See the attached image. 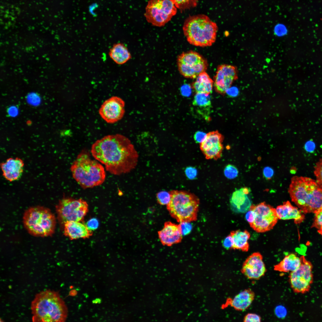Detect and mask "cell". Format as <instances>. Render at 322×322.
<instances>
[{
	"instance_id": "1",
	"label": "cell",
	"mask_w": 322,
	"mask_h": 322,
	"mask_svg": "<svg viewBox=\"0 0 322 322\" xmlns=\"http://www.w3.org/2000/svg\"><path fill=\"white\" fill-rule=\"evenodd\" d=\"M91 152L107 171L116 175L131 172L138 161L139 154L133 144L120 134L107 135L97 140L92 145Z\"/></svg>"
},
{
	"instance_id": "2",
	"label": "cell",
	"mask_w": 322,
	"mask_h": 322,
	"mask_svg": "<svg viewBox=\"0 0 322 322\" xmlns=\"http://www.w3.org/2000/svg\"><path fill=\"white\" fill-rule=\"evenodd\" d=\"M288 192L292 201L304 213H315L322 208V187L310 178L293 177Z\"/></svg>"
},
{
	"instance_id": "3",
	"label": "cell",
	"mask_w": 322,
	"mask_h": 322,
	"mask_svg": "<svg viewBox=\"0 0 322 322\" xmlns=\"http://www.w3.org/2000/svg\"><path fill=\"white\" fill-rule=\"evenodd\" d=\"M34 322H62L66 319L67 307L59 292L49 289L36 294L31 305Z\"/></svg>"
},
{
	"instance_id": "4",
	"label": "cell",
	"mask_w": 322,
	"mask_h": 322,
	"mask_svg": "<svg viewBox=\"0 0 322 322\" xmlns=\"http://www.w3.org/2000/svg\"><path fill=\"white\" fill-rule=\"evenodd\" d=\"M70 169L74 179L83 189L100 185L106 179L103 167L96 160L92 159L86 150L78 155Z\"/></svg>"
},
{
	"instance_id": "5",
	"label": "cell",
	"mask_w": 322,
	"mask_h": 322,
	"mask_svg": "<svg viewBox=\"0 0 322 322\" xmlns=\"http://www.w3.org/2000/svg\"><path fill=\"white\" fill-rule=\"evenodd\" d=\"M182 30L190 44L205 47L215 42L218 28L216 24L208 16L199 14L188 17L184 23Z\"/></svg>"
},
{
	"instance_id": "6",
	"label": "cell",
	"mask_w": 322,
	"mask_h": 322,
	"mask_svg": "<svg viewBox=\"0 0 322 322\" xmlns=\"http://www.w3.org/2000/svg\"><path fill=\"white\" fill-rule=\"evenodd\" d=\"M23 222L30 234L38 237L52 236L55 232L56 225L55 217L50 210L40 206L27 209L24 213Z\"/></svg>"
},
{
	"instance_id": "7",
	"label": "cell",
	"mask_w": 322,
	"mask_h": 322,
	"mask_svg": "<svg viewBox=\"0 0 322 322\" xmlns=\"http://www.w3.org/2000/svg\"><path fill=\"white\" fill-rule=\"evenodd\" d=\"M169 192L171 199L166 206L171 216L179 222L196 221L199 205V199L187 191L174 190Z\"/></svg>"
},
{
	"instance_id": "8",
	"label": "cell",
	"mask_w": 322,
	"mask_h": 322,
	"mask_svg": "<svg viewBox=\"0 0 322 322\" xmlns=\"http://www.w3.org/2000/svg\"><path fill=\"white\" fill-rule=\"evenodd\" d=\"M57 218L62 225L68 221L82 222L88 211V205L82 199L64 197L55 207Z\"/></svg>"
},
{
	"instance_id": "9",
	"label": "cell",
	"mask_w": 322,
	"mask_h": 322,
	"mask_svg": "<svg viewBox=\"0 0 322 322\" xmlns=\"http://www.w3.org/2000/svg\"><path fill=\"white\" fill-rule=\"evenodd\" d=\"M177 11L172 0H149L144 15L148 23L161 27L170 21Z\"/></svg>"
},
{
	"instance_id": "10",
	"label": "cell",
	"mask_w": 322,
	"mask_h": 322,
	"mask_svg": "<svg viewBox=\"0 0 322 322\" xmlns=\"http://www.w3.org/2000/svg\"><path fill=\"white\" fill-rule=\"evenodd\" d=\"M177 63L180 74L191 79L196 78L200 73L206 72L208 66L205 58L192 50L183 52L179 55Z\"/></svg>"
},
{
	"instance_id": "11",
	"label": "cell",
	"mask_w": 322,
	"mask_h": 322,
	"mask_svg": "<svg viewBox=\"0 0 322 322\" xmlns=\"http://www.w3.org/2000/svg\"><path fill=\"white\" fill-rule=\"evenodd\" d=\"M255 214L253 222L250 225L258 233H264L272 229L279 219L276 209L265 202L251 205L250 209Z\"/></svg>"
},
{
	"instance_id": "12",
	"label": "cell",
	"mask_w": 322,
	"mask_h": 322,
	"mask_svg": "<svg viewBox=\"0 0 322 322\" xmlns=\"http://www.w3.org/2000/svg\"><path fill=\"white\" fill-rule=\"evenodd\" d=\"M301 257V264L296 270L290 273L289 281L294 292L304 293L309 291L313 281L312 265L304 256Z\"/></svg>"
},
{
	"instance_id": "13",
	"label": "cell",
	"mask_w": 322,
	"mask_h": 322,
	"mask_svg": "<svg viewBox=\"0 0 322 322\" xmlns=\"http://www.w3.org/2000/svg\"><path fill=\"white\" fill-rule=\"evenodd\" d=\"M125 102L120 97L112 96L105 101L99 109L101 117L109 124L115 123L121 120L125 113Z\"/></svg>"
},
{
	"instance_id": "14",
	"label": "cell",
	"mask_w": 322,
	"mask_h": 322,
	"mask_svg": "<svg viewBox=\"0 0 322 322\" xmlns=\"http://www.w3.org/2000/svg\"><path fill=\"white\" fill-rule=\"evenodd\" d=\"M238 74L237 68L234 66L227 64L218 66L213 79L215 91L221 95L225 94L238 79Z\"/></svg>"
},
{
	"instance_id": "15",
	"label": "cell",
	"mask_w": 322,
	"mask_h": 322,
	"mask_svg": "<svg viewBox=\"0 0 322 322\" xmlns=\"http://www.w3.org/2000/svg\"><path fill=\"white\" fill-rule=\"evenodd\" d=\"M223 139V136L217 131L207 134L205 140L200 143V149L206 159L216 160L221 157Z\"/></svg>"
},
{
	"instance_id": "16",
	"label": "cell",
	"mask_w": 322,
	"mask_h": 322,
	"mask_svg": "<svg viewBox=\"0 0 322 322\" xmlns=\"http://www.w3.org/2000/svg\"><path fill=\"white\" fill-rule=\"evenodd\" d=\"M266 271L263 256L259 252L253 253L244 262L241 272L247 278L258 280L263 276Z\"/></svg>"
},
{
	"instance_id": "17",
	"label": "cell",
	"mask_w": 322,
	"mask_h": 322,
	"mask_svg": "<svg viewBox=\"0 0 322 322\" xmlns=\"http://www.w3.org/2000/svg\"><path fill=\"white\" fill-rule=\"evenodd\" d=\"M159 239L163 245L171 246L180 243L182 236L180 225L170 221L165 222L163 228L158 232Z\"/></svg>"
},
{
	"instance_id": "18",
	"label": "cell",
	"mask_w": 322,
	"mask_h": 322,
	"mask_svg": "<svg viewBox=\"0 0 322 322\" xmlns=\"http://www.w3.org/2000/svg\"><path fill=\"white\" fill-rule=\"evenodd\" d=\"M24 166L23 161L18 157L9 158L1 164L3 176L10 182L19 179L23 172Z\"/></svg>"
},
{
	"instance_id": "19",
	"label": "cell",
	"mask_w": 322,
	"mask_h": 322,
	"mask_svg": "<svg viewBox=\"0 0 322 322\" xmlns=\"http://www.w3.org/2000/svg\"><path fill=\"white\" fill-rule=\"evenodd\" d=\"M63 226L64 235L71 240L88 238L93 234L92 231L89 230L82 222L68 221Z\"/></svg>"
},
{
	"instance_id": "20",
	"label": "cell",
	"mask_w": 322,
	"mask_h": 322,
	"mask_svg": "<svg viewBox=\"0 0 322 322\" xmlns=\"http://www.w3.org/2000/svg\"><path fill=\"white\" fill-rule=\"evenodd\" d=\"M276 210L280 219H294L295 223L297 224L302 222L305 218L302 210L293 206L288 201L284 202L282 205L278 206Z\"/></svg>"
},
{
	"instance_id": "21",
	"label": "cell",
	"mask_w": 322,
	"mask_h": 322,
	"mask_svg": "<svg viewBox=\"0 0 322 322\" xmlns=\"http://www.w3.org/2000/svg\"><path fill=\"white\" fill-rule=\"evenodd\" d=\"M255 293L250 289L244 290L237 294L229 301V304L235 309L240 311L247 309L253 301Z\"/></svg>"
},
{
	"instance_id": "22",
	"label": "cell",
	"mask_w": 322,
	"mask_h": 322,
	"mask_svg": "<svg viewBox=\"0 0 322 322\" xmlns=\"http://www.w3.org/2000/svg\"><path fill=\"white\" fill-rule=\"evenodd\" d=\"M109 55L111 59L118 65L125 64L131 58L127 48L121 43L114 44L110 49Z\"/></svg>"
},
{
	"instance_id": "23",
	"label": "cell",
	"mask_w": 322,
	"mask_h": 322,
	"mask_svg": "<svg viewBox=\"0 0 322 322\" xmlns=\"http://www.w3.org/2000/svg\"><path fill=\"white\" fill-rule=\"evenodd\" d=\"M301 257L291 253L286 256L279 263L274 266V270L280 272H292L298 268L302 263Z\"/></svg>"
},
{
	"instance_id": "24",
	"label": "cell",
	"mask_w": 322,
	"mask_h": 322,
	"mask_svg": "<svg viewBox=\"0 0 322 322\" xmlns=\"http://www.w3.org/2000/svg\"><path fill=\"white\" fill-rule=\"evenodd\" d=\"M214 81L205 72L200 73L191 84L196 93L210 94L212 92Z\"/></svg>"
},
{
	"instance_id": "25",
	"label": "cell",
	"mask_w": 322,
	"mask_h": 322,
	"mask_svg": "<svg viewBox=\"0 0 322 322\" xmlns=\"http://www.w3.org/2000/svg\"><path fill=\"white\" fill-rule=\"evenodd\" d=\"M230 202L234 210L240 212H246L250 209L251 205L247 194L243 191L241 188L233 192Z\"/></svg>"
},
{
	"instance_id": "26",
	"label": "cell",
	"mask_w": 322,
	"mask_h": 322,
	"mask_svg": "<svg viewBox=\"0 0 322 322\" xmlns=\"http://www.w3.org/2000/svg\"><path fill=\"white\" fill-rule=\"evenodd\" d=\"M230 235L233 241V249L240 250L244 252L248 251L249 245L248 241L250 237V234L247 231L238 230L232 231Z\"/></svg>"
},
{
	"instance_id": "27",
	"label": "cell",
	"mask_w": 322,
	"mask_h": 322,
	"mask_svg": "<svg viewBox=\"0 0 322 322\" xmlns=\"http://www.w3.org/2000/svg\"><path fill=\"white\" fill-rule=\"evenodd\" d=\"M192 103L195 106L207 107L211 105V98L209 94L197 93L194 97Z\"/></svg>"
},
{
	"instance_id": "28",
	"label": "cell",
	"mask_w": 322,
	"mask_h": 322,
	"mask_svg": "<svg viewBox=\"0 0 322 322\" xmlns=\"http://www.w3.org/2000/svg\"><path fill=\"white\" fill-rule=\"evenodd\" d=\"M177 9L181 11L196 6L199 0H172Z\"/></svg>"
},
{
	"instance_id": "29",
	"label": "cell",
	"mask_w": 322,
	"mask_h": 322,
	"mask_svg": "<svg viewBox=\"0 0 322 322\" xmlns=\"http://www.w3.org/2000/svg\"><path fill=\"white\" fill-rule=\"evenodd\" d=\"M170 192L161 191L157 193L156 197L158 203L161 205H167L171 199Z\"/></svg>"
},
{
	"instance_id": "30",
	"label": "cell",
	"mask_w": 322,
	"mask_h": 322,
	"mask_svg": "<svg viewBox=\"0 0 322 322\" xmlns=\"http://www.w3.org/2000/svg\"><path fill=\"white\" fill-rule=\"evenodd\" d=\"M238 173L237 168L234 165L231 164L227 165L224 170L225 176L230 179H233L236 177L238 175Z\"/></svg>"
},
{
	"instance_id": "31",
	"label": "cell",
	"mask_w": 322,
	"mask_h": 322,
	"mask_svg": "<svg viewBox=\"0 0 322 322\" xmlns=\"http://www.w3.org/2000/svg\"><path fill=\"white\" fill-rule=\"evenodd\" d=\"M314 172L316 182L322 187V158L316 163L314 167Z\"/></svg>"
},
{
	"instance_id": "32",
	"label": "cell",
	"mask_w": 322,
	"mask_h": 322,
	"mask_svg": "<svg viewBox=\"0 0 322 322\" xmlns=\"http://www.w3.org/2000/svg\"><path fill=\"white\" fill-rule=\"evenodd\" d=\"M315 214V216L311 227H315L318 229L322 226V208Z\"/></svg>"
},
{
	"instance_id": "33",
	"label": "cell",
	"mask_w": 322,
	"mask_h": 322,
	"mask_svg": "<svg viewBox=\"0 0 322 322\" xmlns=\"http://www.w3.org/2000/svg\"><path fill=\"white\" fill-rule=\"evenodd\" d=\"M190 222H180L179 225L182 236L189 234L192 228V226Z\"/></svg>"
},
{
	"instance_id": "34",
	"label": "cell",
	"mask_w": 322,
	"mask_h": 322,
	"mask_svg": "<svg viewBox=\"0 0 322 322\" xmlns=\"http://www.w3.org/2000/svg\"><path fill=\"white\" fill-rule=\"evenodd\" d=\"M28 102L31 105L36 106L40 102V98L39 96L35 93H31L28 94L27 97Z\"/></svg>"
},
{
	"instance_id": "35",
	"label": "cell",
	"mask_w": 322,
	"mask_h": 322,
	"mask_svg": "<svg viewBox=\"0 0 322 322\" xmlns=\"http://www.w3.org/2000/svg\"><path fill=\"white\" fill-rule=\"evenodd\" d=\"M243 320L244 322H260L261 321V318L256 314L248 313L245 315Z\"/></svg>"
},
{
	"instance_id": "36",
	"label": "cell",
	"mask_w": 322,
	"mask_h": 322,
	"mask_svg": "<svg viewBox=\"0 0 322 322\" xmlns=\"http://www.w3.org/2000/svg\"><path fill=\"white\" fill-rule=\"evenodd\" d=\"M185 173L188 178L190 179H195L196 177L197 171L195 168L192 167H188L186 168Z\"/></svg>"
},
{
	"instance_id": "37",
	"label": "cell",
	"mask_w": 322,
	"mask_h": 322,
	"mask_svg": "<svg viewBox=\"0 0 322 322\" xmlns=\"http://www.w3.org/2000/svg\"><path fill=\"white\" fill-rule=\"evenodd\" d=\"M99 225L98 220L95 218H92L90 219L86 224L88 229L92 231L97 229Z\"/></svg>"
},
{
	"instance_id": "38",
	"label": "cell",
	"mask_w": 322,
	"mask_h": 322,
	"mask_svg": "<svg viewBox=\"0 0 322 322\" xmlns=\"http://www.w3.org/2000/svg\"><path fill=\"white\" fill-rule=\"evenodd\" d=\"M207 134L201 131L196 132L194 135V138L197 143H201L205 139Z\"/></svg>"
},
{
	"instance_id": "39",
	"label": "cell",
	"mask_w": 322,
	"mask_h": 322,
	"mask_svg": "<svg viewBox=\"0 0 322 322\" xmlns=\"http://www.w3.org/2000/svg\"><path fill=\"white\" fill-rule=\"evenodd\" d=\"M233 241L232 238L230 234L226 237L223 242V245L225 248L229 249L233 248Z\"/></svg>"
},
{
	"instance_id": "40",
	"label": "cell",
	"mask_w": 322,
	"mask_h": 322,
	"mask_svg": "<svg viewBox=\"0 0 322 322\" xmlns=\"http://www.w3.org/2000/svg\"><path fill=\"white\" fill-rule=\"evenodd\" d=\"M274 173L273 169L269 167H265L263 170V174L264 177L267 179H270L273 176Z\"/></svg>"
},
{
	"instance_id": "41",
	"label": "cell",
	"mask_w": 322,
	"mask_h": 322,
	"mask_svg": "<svg viewBox=\"0 0 322 322\" xmlns=\"http://www.w3.org/2000/svg\"><path fill=\"white\" fill-rule=\"evenodd\" d=\"M255 217V214L254 212L250 209L249 210L245 215L246 219L250 225L253 222Z\"/></svg>"
},
{
	"instance_id": "42",
	"label": "cell",
	"mask_w": 322,
	"mask_h": 322,
	"mask_svg": "<svg viewBox=\"0 0 322 322\" xmlns=\"http://www.w3.org/2000/svg\"><path fill=\"white\" fill-rule=\"evenodd\" d=\"M18 107L15 106H10L7 109V113L10 117L16 116L18 114Z\"/></svg>"
},
{
	"instance_id": "43",
	"label": "cell",
	"mask_w": 322,
	"mask_h": 322,
	"mask_svg": "<svg viewBox=\"0 0 322 322\" xmlns=\"http://www.w3.org/2000/svg\"><path fill=\"white\" fill-rule=\"evenodd\" d=\"M286 312L285 309L282 306H278L275 309L276 314L279 317H284L286 315Z\"/></svg>"
},
{
	"instance_id": "44",
	"label": "cell",
	"mask_w": 322,
	"mask_h": 322,
	"mask_svg": "<svg viewBox=\"0 0 322 322\" xmlns=\"http://www.w3.org/2000/svg\"><path fill=\"white\" fill-rule=\"evenodd\" d=\"M315 145L314 143L312 141H309L305 144V148L306 151L308 152H313L315 148Z\"/></svg>"
},
{
	"instance_id": "45",
	"label": "cell",
	"mask_w": 322,
	"mask_h": 322,
	"mask_svg": "<svg viewBox=\"0 0 322 322\" xmlns=\"http://www.w3.org/2000/svg\"><path fill=\"white\" fill-rule=\"evenodd\" d=\"M226 92L231 96L235 97L238 95V90L236 88H233L231 89L229 91L227 90Z\"/></svg>"
},
{
	"instance_id": "46",
	"label": "cell",
	"mask_w": 322,
	"mask_h": 322,
	"mask_svg": "<svg viewBox=\"0 0 322 322\" xmlns=\"http://www.w3.org/2000/svg\"><path fill=\"white\" fill-rule=\"evenodd\" d=\"M182 90V93L184 96H188L191 94V90L187 86L183 87Z\"/></svg>"
},
{
	"instance_id": "47",
	"label": "cell",
	"mask_w": 322,
	"mask_h": 322,
	"mask_svg": "<svg viewBox=\"0 0 322 322\" xmlns=\"http://www.w3.org/2000/svg\"><path fill=\"white\" fill-rule=\"evenodd\" d=\"M78 292L75 289H72L69 292V295L72 296H75L77 295Z\"/></svg>"
},
{
	"instance_id": "48",
	"label": "cell",
	"mask_w": 322,
	"mask_h": 322,
	"mask_svg": "<svg viewBox=\"0 0 322 322\" xmlns=\"http://www.w3.org/2000/svg\"><path fill=\"white\" fill-rule=\"evenodd\" d=\"M243 191L246 194H248L250 190L247 187H244L241 188Z\"/></svg>"
},
{
	"instance_id": "49",
	"label": "cell",
	"mask_w": 322,
	"mask_h": 322,
	"mask_svg": "<svg viewBox=\"0 0 322 322\" xmlns=\"http://www.w3.org/2000/svg\"><path fill=\"white\" fill-rule=\"evenodd\" d=\"M101 300L100 298H97L95 299L92 301V303L93 304H98L100 303L101 302Z\"/></svg>"
},
{
	"instance_id": "50",
	"label": "cell",
	"mask_w": 322,
	"mask_h": 322,
	"mask_svg": "<svg viewBox=\"0 0 322 322\" xmlns=\"http://www.w3.org/2000/svg\"><path fill=\"white\" fill-rule=\"evenodd\" d=\"M318 232L322 236V226L319 229H318Z\"/></svg>"
},
{
	"instance_id": "51",
	"label": "cell",
	"mask_w": 322,
	"mask_h": 322,
	"mask_svg": "<svg viewBox=\"0 0 322 322\" xmlns=\"http://www.w3.org/2000/svg\"><path fill=\"white\" fill-rule=\"evenodd\" d=\"M74 288V287L73 286H71L70 287V288L71 289H72Z\"/></svg>"
}]
</instances>
